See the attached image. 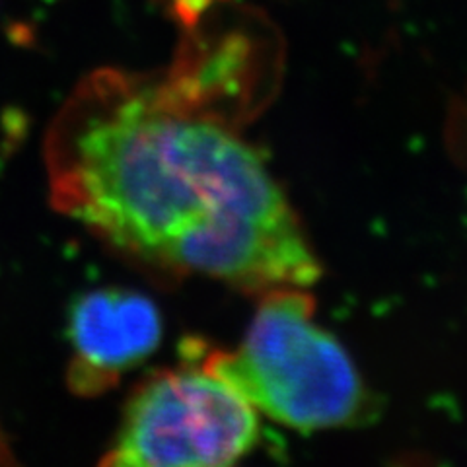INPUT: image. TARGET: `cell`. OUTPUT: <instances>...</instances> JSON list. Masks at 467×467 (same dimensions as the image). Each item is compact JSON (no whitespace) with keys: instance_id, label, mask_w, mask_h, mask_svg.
<instances>
[{"instance_id":"7a4b0ae2","label":"cell","mask_w":467,"mask_h":467,"mask_svg":"<svg viewBox=\"0 0 467 467\" xmlns=\"http://www.w3.org/2000/svg\"><path fill=\"white\" fill-rule=\"evenodd\" d=\"M202 368L257 411L304 432L358 425L372 411L353 360L316 324L314 302L298 286L267 290L242 343L213 350Z\"/></svg>"},{"instance_id":"277c9868","label":"cell","mask_w":467,"mask_h":467,"mask_svg":"<svg viewBox=\"0 0 467 467\" xmlns=\"http://www.w3.org/2000/svg\"><path fill=\"white\" fill-rule=\"evenodd\" d=\"M67 333L78 388L98 389L154 353L162 339V317L156 304L139 292L98 288L72 302Z\"/></svg>"},{"instance_id":"6da1fadb","label":"cell","mask_w":467,"mask_h":467,"mask_svg":"<svg viewBox=\"0 0 467 467\" xmlns=\"http://www.w3.org/2000/svg\"><path fill=\"white\" fill-rule=\"evenodd\" d=\"M63 202L113 244L245 290L306 288L319 263L259 154L224 127L135 96L72 135Z\"/></svg>"},{"instance_id":"3957f363","label":"cell","mask_w":467,"mask_h":467,"mask_svg":"<svg viewBox=\"0 0 467 467\" xmlns=\"http://www.w3.org/2000/svg\"><path fill=\"white\" fill-rule=\"evenodd\" d=\"M259 411L209 370H171L129 401L108 454L121 467L230 465L259 444Z\"/></svg>"}]
</instances>
